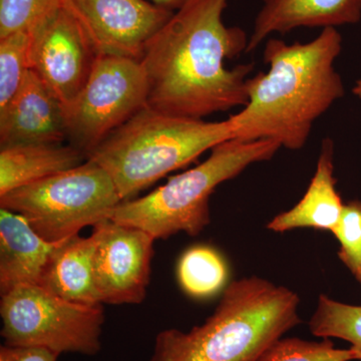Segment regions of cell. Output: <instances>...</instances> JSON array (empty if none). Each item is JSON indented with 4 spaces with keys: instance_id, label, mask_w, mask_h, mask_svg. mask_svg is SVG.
<instances>
[{
    "instance_id": "cell-1",
    "label": "cell",
    "mask_w": 361,
    "mask_h": 361,
    "mask_svg": "<svg viewBox=\"0 0 361 361\" xmlns=\"http://www.w3.org/2000/svg\"><path fill=\"white\" fill-rule=\"evenodd\" d=\"M229 0H190L149 40L142 59L149 84L148 106L166 115L203 120L243 108L253 63L229 68L246 52L249 37L228 26Z\"/></svg>"
},
{
    "instance_id": "cell-2",
    "label": "cell",
    "mask_w": 361,
    "mask_h": 361,
    "mask_svg": "<svg viewBox=\"0 0 361 361\" xmlns=\"http://www.w3.org/2000/svg\"><path fill=\"white\" fill-rule=\"evenodd\" d=\"M341 49V35L334 27L323 28L306 44L266 40L263 56L269 68L249 78L248 102L228 118L233 139L302 149L316 121L345 94L334 68Z\"/></svg>"
},
{
    "instance_id": "cell-3",
    "label": "cell",
    "mask_w": 361,
    "mask_h": 361,
    "mask_svg": "<svg viewBox=\"0 0 361 361\" xmlns=\"http://www.w3.org/2000/svg\"><path fill=\"white\" fill-rule=\"evenodd\" d=\"M299 303L295 292L262 278L235 280L203 324L159 332L149 361H259L300 324Z\"/></svg>"
},
{
    "instance_id": "cell-4",
    "label": "cell",
    "mask_w": 361,
    "mask_h": 361,
    "mask_svg": "<svg viewBox=\"0 0 361 361\" xmlns=\"http://www.w3.org/2000/svg\"><path fill=\"white\" fill-rule=\"evenodd\" d=\"M231 139L228 118L207 122L166 115L147 106L109 135L87 160L109 173L121 199L127 201Z\"/></svg>"
},
{
    "instance_id": "cell-5",
    "label": "cell",
    "mask_w": 361,
    "mask_h": 361,
    "mask_svg": "<svg viewBox=\"0 0 361 361\" xmlns=\"http://www.w3.org/2000/svg\"><path fill=\"white\" fill-rule=\"evenodd\" d=\"M280 148L269 140L221 142L196 167L170 178L146 196L123 201L111 220L140 228L156 240L180 232L197 236L210 224L209 200L216 188L253 164L271 160Z\"/></svg>"
},
{
    "instance_id": "cell-6",
    "label": "cell",
    "mask_w": 361,
    "mask_h": 361,
    "mask_svg": "<svg viewBox=\"0 0 361 361\" xmlns=\"http://www.w3.org/2000/svg\"><path fill=\"white\" fill-rule=\"evenodd\" d=\"M122 202L109 173L87 160L8 192L0 197V208L20 214L39 236L56 243L111 219Z\"/></svg>"
},
{
    "instance_id": "cell-7",
    "label": "cell",
    "mask_w": 361,
    "mask_h": 361,
    "mask_svg": "<svg viewBox=\"0 0 361 361\" xmlns=\"http://www.w3.org/2000/svg\"><path fill=\"white\" fill-rule=\"evenodd\" d=\"M1 337L11 346L96 355L102 349L104 304L84 305L39 284H20L0 299Z\"/></svg>"
},
{
    "instance_id": "cell-8",
    "label": "cell",
    "mask_w": 361,
    "mask_h": 361,
    "mask_svg": "<svg viewBox=\"0 0 361 361\" xmlns=\"http://www.w3.org/2000/svg\"><path fill=\"white\" fill-rule=\"evenodd\" d=\"M141 61L101 54L78 97L65 108L71 146L90 155L123 123L148 106Z\"/></svg>"
},
{
    "instance_id": "cell-9",
    "label": "cell",
    "mask_w": 361,
    "mask_h": 361,
    "mask_svg": "<svg viewBox=\"0 0 361 361\" xmlns=\"http://www.w3.org/2000/svg\"><path fill=\"white\" fill-rule=\"evenodd\" d=\"M99 56L85 26L66 1L32 30L30 70L63 108L80 94Z\"/></svg>"
},
{
    "instance_id": "cell-10",
    "label": "cell",
    "mask_w": 361,
    "mask_h": 361,
    "mask_svg": "<svg viewBox=\"0 0 361 361\" xmlns=\"http://www.w3.org/2000/svg\"><path fill=\"white\" fill-rule=\"evenodd\" d=\"M92 233L97 237L94 283L101 302L142 303L149 284L155 237L111 219L92 227Z\"/></svg>"
},
{
    "instance_id": "cell-11",
    "label": "cell",
    "mask_w": 361,
    "mask_h": 361,
    "mask_svg": "<svg viewBox=\"0 0 361 361\" xmlns=\"http://www.w3.org/2000/svg\"><path fill=\"white\" fill-rule=\"evenodd\" d=\"M85 26L99 56L142 61L149 40L173 11L149 0H65Z\"/></svg>"
},
{
    "instance_id": "cell-12",
    "label": "cell",
    "mask_w": 361,
    "mask_h": 361,
    "mask_svg": "<svg viewBox=\"0 0 361 361\" xmlns=\"http://www.w3.org/2000/svg\"><path fill=\"white\" fill-rule=\"evenodd\" d=\"M66 139L65 108L39 75L28 71L20 90L0 109V147L61 144Z\"/></svg>"
},
{
    "instance_id": "cell-13",
    "label": "cell",
    "mask_w": 361,
    "mask_h": 361,
    "mask_svg": "<svg viewBox=\"0 0 361 361\" xmlns=\"http://www.w3.org/2000/svg\"><path fill=\"white\" fill-rule=\"evenodd\" d=\"M246 52H252L273 33L297 28H336L361 20V0H261Z\"/></svg>"
},
{
    "instance_id": "cell-14",
    "label": "cell",
    "mask_w": 361,
    "mask_h": 361,
    "mask_svg": "<svg viewBox=\"0 0 361 361\" xmlns=\"http://www.w3.org/2000/svg\"><path fill=\"white\" fill-rule=\"evenodd\" d=\"M61 242L47 241L20 214L0 208V293L20 284H39Z\"/></svg>"
},
{
    "instance_id": "cell-15",
    "label": "cell",
    "mask_w": 361,
    "mask_h": 361,
    "mask_svg": "<svg viewBox=\"0 0 361 361\" xmlns=\"http://www.w3.org/2000/svg\"><path fill=\"white\" fill-rule=\"evenodd\" d=\"M334 176V144L323 140L317 165L310 186L290 210L279 214L268 223L271 231L284 233L299 228L331 232L341 220L344 203L336 189Z\"/></svg>"
},
{
    "instance_id": "cell-16",
    "label": "cell",
    "mask_w": 361,
    "mask_h": 361,
    "mask_svg": "<svg viewBox=\"0 0 361 361\" xmlns=\"http://www.w3.org/2000/svg\"><path fill=\"white\" fill-rule=\"evenodd\" d=\"M96 247L94 233L89 237L75 235L63 240L52 253L39 285L71 302L84 305L103 304L94 283Z\"/></svg>"
},
{
    "instance_id": "cell-17",
    "label": "cell",
    "mask_w": 361,
    "mask_h": 361,
    "mask_svg": "<svg viewBox=\"0 0 361 361\" xmlns=\"http://www.w3.org/2000/svg\"><path fill=\"white\" fill-rule=\"evenodd\" d=\"M87 160L82 151L63 142L0 147V197Z\"/></svg>"
},
{
    "instance_id": "cell-18",
    "label": "cell",
    "mask_w": 361,
    "mask_h": 361,
    "mask_svg": "<svg viewBox=\"0 0 361 361\" xmlns=\"http://www.w3.org/2000/svg\"><path fill=\"white\" fill-rule=\"evenodd\" d=\"M177 277L180 288L187 295L197 299L209 298L226 286L227 263L212 247H191L180 256Z\"/></svg>"
},
{
    "instance_id": "cell-19",
    "label": "cell",
    "mask_w": 361,
    "mask_h": 361,
    "mask_svg": "<svg viewBox=\"0 0 361 361\" xmlns=\"http://www.w3.org/2000/svg\"><path fill=\"white\" fill-rule=\"evenodd\" d=\"M308 325L313 336L349 342L356 360L361 361V305L338 302L320 295Z\"/></svg>"
},
{
    "instance_id": "cell-20",
    "label": "cell",
    "mask_w": 361,
    "mask_h": 361,
    "mask_svg": "<svg viewBox=\"0 0 361 361\" xmlns=\"http://www.w3.org/2000/svg\"><path fill=\"white\" fill-rule=\"evenodd\" d=\"M32 30L0 37V109L4 108L23 85L30 70Z\"/></svg>"
},
{
    "instance_id": "cell-21",
    "label": "cell",
    "mask_w": 361,
    "mask_h": 361,
    "mask_svg": "<svg viewBox=\"0 0 361 361\" xmlns=\"http://www.w3.org/2000/svg\"><path fill=\"white\" fill-rule=\"evenodd\" d=\"M356 355L353 348L337 349L329 338L307 341L290 337L275 342L259 361H353Z\"/></svg>"
},
{
    "instance_id": "cell-22",
    "label": "cell",
    "mask_w": 361,
    "mask_h": 361,
    "mask_svg": "<svg viewBox=\"0 0 361 361\" xmlns=\"http://www.w3.org/2000/svg\"><path fill=\"white\" fill-rule=\"evenodd\" d=\"M65 0H0V37L33 30L47 20Z\"/></svg>"
},
{
    "instance_id": "cell-23",
    "label": "cell",
    "mask_w": 361,
    "mask_h": 361,
    "mask_svg": "<svg viewBox=\"0 0 361 361\" xmlns=\"http://www.w3.org/2000/svg\"><path fill=\"white\" fill-rule=\"evenodd\" d=\"M331 233L341 244L339 259L361 285V201L344 204L341 220Z\"/></svg>"
},
{
    "instance_id": "cell-24",
    "label": "cell",
    "mask_w": 361,
    "mask_h": 361,
    "mask_svg": "<svg viewBox=\"0 0 361 361\" xmlns=\"http://www.w3.org/2000/svg\"><path fill=\"white\" fill-rule=\"evenodd\" d=\"M59 353L49 349L35 346H11L0 348V361H58Z\"/></svg>"
},
{
    "instance_id": "cell-25",
    "label": "cell",
    "mask_w": 361,
    "mask_h": 361,
    "mask_svg": "<svg viewBox=\"0 0 361 361\" xmlns=\"http://www.w3.org/2000/svg\"><path fill=\"white\" fill-rule=\"evenodd\" d=\"M149 1L155 4L156 6L163 7V8L175 13V11L182 8L183 6H186L190 0H149Z\"/></svg>"
},
{
    "instance_id": "cell-26",
    "label": "cell",
    "mask_w": 361,
    "mask_h": 361,
    "mask_svg": "<svg viewBox=\"0 0 361 361\" xmlns=\"http://www.w3.org/2000/svg\"><path fill=\"white\" fill-rule=\"evenodd\" d=\"M353 92L358 99H361V78L356 80L355 87H353Z\"/></svg>"
}]
</instances>
